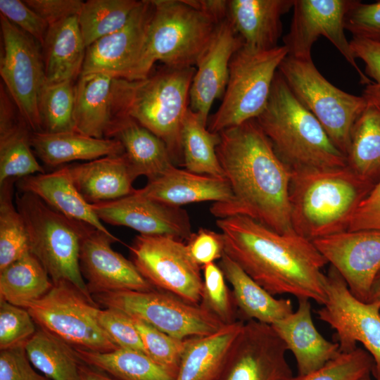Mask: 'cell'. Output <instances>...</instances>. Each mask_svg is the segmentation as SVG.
Segmentation results:
<instances>
[{
    "label": "cell",
    "instance_id": "cell-20",
    "mask_svg": "<svg viewBox=\"0 0 380 380\" xmlns=\"http://www.w3.org/2000/svg\"><path fill=\"white\" fill-rule=\"evenodd\" d=\"M152 13L151 0L140 1L122 28L87 47L81 74L127 79L141 53Z\"/></svg>",
    "mask_w": 380,
    "mask_h": 380
},
{
    "label": "cell",
    "instance_id": "cell-55",
    "mask_svg": "<svg viewBox=\"0 0 380 380\" xmlns=\"http://www.w3.org/2000/svg\"><path fill=\"white\" fill-rule=\"evenodd\" d=\"M79 373L80 380H117L82 361L79 365Z\"/></svg>",
    "mask_w": 380,
    "mask_h": 380
},
{
    "label": "cell",
    "instance_id": "cell-58",
    "mask_svg": "<svg viewBox=\"0 0 380 380\" xmlns=\"http://www.w3.org/2000/svg\"><path fill=\"white\" fill-rule=\"evenodd\" d=\"M376 380H380V377H379V378H377V379H376Z\"/></svg>",
    "mask_w": 380,
    "mask_h": 380
},
{
    "label": "cell",
    "instance_id": "cell-3",
    "mask_svg": "<svg viewBox=\"0 0 380 380\" xmlns=\"http://www.w3.org/2000/svg\"><path fill=\"white\" fill-rule=\"evenodd\" d=\"M374 185L348 165L291 171L289 203L293 231L310 241L347 231L355 210Z\"/></svg>",
    "mask_w": 380,
    "mask_h": 380
},
{
    "label": "cell",
    "instance_id": "cell-23",
    "mask_svg": "<svg viewBox=\"0 0 380 380\" xmlns=\"http://www.w3.org/2000/svg\"><path fill=\"white\" fill-rule=\"evenodd\" d=\"M4 86L0 94V184L45 172L31 146L32 131Z\"/></svg>",
    "mask_w": 380,
    "mask_h": 380
},
{
    "label": "cell",
    "instance_id": "cell-15",
    "mask_svg": "<svg viewBox=\"0 0 380 380\" xmlns=\"http://www.w3.org/2000/svg\"><path fill=\"white\" fill-rule=\"evenodd\" d=\"M351 0H294L290 30L283 38L288 55L310 59L312 45L323 36L355 70L365 86L371 82L357 65L345 34L344 18Z\"/></svg>",
    "mask_w": 380,
    "mask_h": 380
},
{
    "label": "cell",
    "instance_id": "cell-16",
    "mask_svg": "<svg viewBox=\"0 0 380 380\" xmlns=\"http://www.w3.org/2000/svg\"><path fill=\"white\" fill-rule=\"evenodd\" d=\"M286 344L270 324H243L220 380H293Z\"/></svg>",
    "mask_w": 380,
    "mask_h": 380
},
{
    "label": "cell",
    "instance_id": "cell-29",
    "mask_svg": "<svg viewBox=\"0 0 380 380\" xmlns=\"http://www.w3.org/2000/svg\"><path fill=\"white\" fill-rule=\"evenodd\" d=\"M243 324L237 321L213 334L186 338L176 380H220Z\"/></svg>",
    "mask_w": 380,
    "mask_h": 380
},
{
    "label": "cell",
    "instance_id": "cell-12",
    "mask_svg": "<svg viewBox=\"0 0 380 380\" xmlns=\"http://www.w3.org/2000/svg\"><path fill=\"white\" fill-rule=\"evenodd\" d=\"M128 248L131 261L154 289L200 305L201 267L192 258L186 243L167 235L139 234Z\"/></svg>",
    "mask_w": 380,
    "mask_h": 380
},
{
    "label": "cell",
    "instance_id": "cell-47",
    "mask_svg": "<svg viewBox=\"0 0 380 380\" xmlns=\"http://www.w3.org/2000/svg\"><path fill=\"white\" fill-rule=\"evenodd\" d=\"M344 27L353 37L380 44V1L367 4L351 0L345 15Z\"/></svg>",
    "mask_w": 380,
    "mask_h": 380
},
{
    "label": "cell",
    "instance_id": "cell-5",
    "mask_svg": "<svg viewBox=\"0 0 380 380\" xmlns=\"http://www.w3.org/2000/svg\"><path fill=\"white\" fill-rule=\"evenodd\" d=\"M291 171L348 165L317 119L298 100L277 72L268 102L255 119Z\"/></svg>",
    "mask_w": 380,
    "mask_h": 380
},
{
    "label": "cell",
    "instance_id": "cell-49",
    "mask_svg": "<svg viewBox=\"0 0 380 380\" xmlns=\"http://www.w3.org/2000/svg\"><path fill=\"white\" fill-rule=\"evenodd\" d=\"M1 15L43 46L49 25L24 1L0 0Z\"/></svg>",
    "mask_w": 380,
    "mask_h": 380
},
{
    "label": "cell",
    "instance_id": "cell-51",
    "mask_svg": "<svg viewBox=\"0 0 380 380\" xmlns=\"http://www.w3.org/2000/svg\"><path fill=\"white\" fill-rule=\"evenodd\" d=\"M186 245L192 258L201 267L215 262L224 253L221 233L208 229L200 228L193 233Z\"/></svg>",
    "mask_w": 380,
    "mask_h": 380
},
{
    "label": "cell",
    "instance_id": "cell-32",
    "mask_svg": "<svg viewBox=\"0 0 380 380\" xmlns=\"http://www.w3.org/2000/svg\"><path fill=\"white\" fill-rule=\"evenodd\" d=\"M42 48L46 82L75 81L79 77L87 46L78 15L49 26Z\"/></svg>",
    "mask_w": 380,
    "mask_h": 380
},
{
    "label": "cell",
    "instance_id": "cell-22",
    "mask_svg": "<svg viewBox=\"0 0 380 380\" xmlns=\"http://www.w3.org/2000/svg\"><path fill=\"white\" fill-rule=\"evenodd\" d=\"M298 306L286 318L271 326L294 355L298 374L302 378L341 354L337 342L327 340L313 323L309 299L300 298Z\"/></svg>",
    "mask_w": 380,
    "mask_h": 380
},
{
    "label": "cell",
    "instance_id": "cell-18",
    "mask_svg": "<svg viewBox=\"0 0 380 380\" xmlns=\"http://www.w3.org/2000/svg\"><path fill=\"white\" fill-rule=\"evenodd\" d=\"M312 242L350 293L367 303L370 286L380 270V231H345Z\"/></svg>",
    "mask_w": 380,
    "mask_h": 380
},
{
    "label": "cell",
    "instance_id": "cell-26",
    "mask_svg": "<svg viewBox=\"0 0 380 380\" xmlns=\"http://www.w3.org/2000/svg\"><path fill=\"white\" fill-rule=\"evenodd\" d=\"M19 192L37 196L49 206L75 221L110 234L80 194L65 166L51 172L29 175L15 182Z\"/></svg>",
    "mask_w": 380,
    "mask_h": 380
},
{
    "label": "cell",
    "instance_id": "cell-52",
    "mask_svg": "<svg viewBox=\"0 0 380 380\" xmlns=\"http://www.w3.org/2000/svg\"><path fill=\"white\" fill-rule=\"evenodd\" d=\"M380 231V179L355 210L347 231Z\"/></svg>",
    "mask_w": 380,
    "mask_h": 380
},
{
    "label": "cell",
    "instance_id": "cell-31",
    "mask_svg": "<svg viewBox=\"0 0 380 380\" xmlns=\"http://www.w3.org/2000/svg\"><path fill=\"white\" fill-rule=\"evenodd\" d=\"M218 265L232 286L237 310L247 321L272 325L293 312L290 299L274 298L225 253Z\"/></svg>",
    "mask_w": 380,
    "mask_h": 380
},
{
    "label": "cell",
    "instance_id": "cell-44",
    "mask_svg": "<svg viewBox=\"0 0 380 380\" xmlns=\"http://www.w3.org/2000/svg\"><path fill=\"white\" fill-rule=\"evenodd\" d=\"M130 317L140 335L145 354L177 376L186 339L174 338L139 319Z\"/></svg>",
    "mask_w": 380,
    "mask_h": 380
},
{
    "label": "cell",
    "instance_id": "cell-9",
    "mask_svg": "<svg viewBox=\"0 0 380 380\" xmlns=\"http://www.w3.org/2000/svg\"><path fill=\"white\" fill-rule=\"evenodd\" d=\"M278 71L298 100L317 119L334 145L346 156L355 122L367 107L362 96L329 82L312 58L287 56Z\"/></svg>",
    "mask_w": 380,
    "mask_h": 380
},
{
    "label": "cell",
    "instance_id": "cell-36",
    "mask_svg": "<svg viewBox=\"0 0 380 380\" xmlns=\"http://www.w3.org/2000/svg\"><path fill=\"white\" fill-rule=\"evenodd\" d=\"M348 166L373 184L380 179V108L367 104L355 122L346 155Z\"/></svg>",
    "mask_w": 380,
    "mask_h": 380
},
{
    "label": "cell",
    "instance_id": "cell-17",
    "mask_svg": "<svg viewBox=\"0 0 380 380\" xmlns=\"http://www.w3.org/2000/svg\"><path fill=\"white\" fill-rule=\"evenodd\" d=\"M120 240L87 225L80 247V267L92 296L119 291H147L154 289L131 260L115 251L111 244Z\"/></svg>",
    "mask_w": 380,
    "mask_h": 380
},
{
    "label": "cell",
    "instance_id": "cell-45",
    "mask_svg": "<svg viewBox=\"0 0 380 380\" xmlns=\"http://www.w3.org/2000/svg\"><path fill=\"white\" fill-rule=\"evenodd\" d=\"M36 325L27 309L0 300V350L25 346Z\"/></svg>",
    "mask_w": 380,
    "mask_h": 380
},
{
    "label": "cell",
    "instance_id": "cell-56",
    "mask_svg": "<svg viewBox=\"0 0 380 380\" xmlns=\"http://www.w3.org/2000/svg\"><path fill=\"white\" fill-rule=\"evenodd\" d=\"M367 303L380 308V270L374 277L370 286Z\"/></svg>",
    "mask_w": 380,
    "mask_h": 380
},
{
    "label": "cell",
    "instance_id": "cell-10",
    "mask_svg": "<svg viewBox=\"0 0 380 380\" xmlns=\"http://www.w3.org/2000/svg\"><path fill=\"white\" fill-rule=\"evenodd\" d=\"M25 309L38 327L73 348L101 353L119 348L99 322V306L68 282L53 283Z\"/></svg>",
    "mask_w": 380,
    "mask_h": 380
},
{
    "label": "cell",
    "instance_id": "cell-40",
    "mask_svg": "<svg viewBox=\"0 0 380 380\" xmlns=\"http://www.w3.org/2000/svg\"><path fill=\"white\" fill-rule=\"evenodd\" d=\"M16 181L0 184V271L30 252L24 221L13 201Z\"/></svg>",
    "mask_w": 380,
    "mask_h": 380
},
{
    "label": "cell",
    "instance_id": "cell-25",
    "mask_svg": "<svg viewBox=\"0 0 380 380\" xmlns=\"http://www.w3.org/2000/svg\"><path fill=\"white\" fill-rule=\"evenodd\" d=\"M148 197L171 205L214 201L227 203L232 192L225 177L200 175L175 167L137 189Z\"/></svg>",
    "mask_w": 380,
    "mask_h": 380
},
{
    "label": "cell",
    "instance_id": "cell-38",
    "mask_svg": "<svg viewBox=\"0 0 380 380\" xmlns=\"http://www.w3.org/2000/svg\"><path fill=\"white\" fill-rule=\"evenodd\" d=\"M32 365L50 380H80L74 348L37 327L25 346Z\"/></svg>",
    "mask_w": 380,
    "mask_h": 380
},
{
    "label": "cell",
    "instance_id": "cell-34",
    "mask_svg": "<svg viewBox=\"0 0 380 380\" xmlns=\"http://www.w3.org/2000/svg\"><path fill=\"white\" fill-rule=\"evenodd\" d=\"M82 362L117 380H176L177 374L161 366L144 353L119 348L109 352L74 348Z\"/></svg>",
    "mask_w": 380,
    "mask_h": 380
},
{
    "label": "cell",
    "instance_id": "cell-35",
    "mask_svg": "<svg viewBox=\"0 0 380 380\" xmlns=\"http://www.w3.org/2000/svg\"><path fill=\"white\" fill-rule=\"evenodd\" d=\"M53 285L42 264L30 251L0 271V300L26 308Z\"/></svg>",
    "mask_w": 380,
    "mask_h": 380
},
{
    "label": "cell",
    "instance_id": "cell-30",
    "mask_svg": "<svg viewBox=\"0 0 380 380\" xmlns=\"http://www.w3.org/2000/svg\"><path fill=\"white\" fill-rule=\"evenodd\" d=\"M30 141L38 158L46 165L53 167L124 153L122 144L115 139H99L77 132H32Z\"/></svg>",
    "mask_w": 380,
    "mask_h": 380
},
{
    "label": "cell",
    "instance_id": "cell-19",
    "mask_svg": "<svg viewBox=\"0 0 380 380\" xmlns=\"http://www.w3.org/2000/svg\"><path fill=\"white\" fill-rule=\"evenodd\" d=\"M103 222L129 227L144 235H167L187 241L191 224L186 211L148 197L134 189L122 198L91 204Z\"/></svg>",
    "mask_w": 380,
    "mask_h": 380
},
{
    "label": "cell",
    "instance_id": "cell-2",
    "mask_svg": "<svg viewBox=\"0 0 380 380\" xmlns=\"http://www.w3.org/2000/svg\"><path fill=\"white\" fill-rule=\"evenodd\" d=\"M224 253L272 296L290 294L324 305L328 263L312 241L295 232L279 234L253 218L217 219Z\"/></svg>",
    "mask_w": 380,
    "mask_h": 380
},
{
    "label": "cell",
    "instance_id": "cell-28",
    "mask_svg": "<svg viewBox=\"0 0 380 380\" xmlns=\"http://www.w3.org/2000/svg\"><path fill=\"white\" fill-rule=\"evenodd\" d=\"M66 167L77 189L90 204L118 199L134 190L136 179L124 153Z\"/></svg>",
    "mask_w": 380,
    "mask_h": 380
},
{
    "label": "cell",
    "instance_id": "cell-24",
    "mask_svg": "<svg viewBox=\"0 0 380 380\" xmlns=\"http://www.w3.org/2000/svg\"><path fill=\"white\" fill-rule=\"evenodd\" d=\"M106 138L120 142L135 179L152 180L176 167L165 143L129 117H113Z\"/></svg>",
    "mask_w": 380,
    "mask_h": 380
},
{
    "label": "cell",
    "instance_id": "cell-41",
    "mask_svg": "<svg viewBox=\"0 0 380 380\" xmlns=\"http://www.w3.org/2000/svg\"><path fill=\"white\" fill-rule=\"evenodd\" d=\"M74 81L44 83L39 98V110L42 132H75Z\"/></svg>",
    "mask_w": 380,
    "mask_h": 380
},
{
    "label": "cell",
    "instance_id": "cell-39",
    "mask_svg": "<svg viewBox=\"0 0 380 380\" xmlns=\"http://www.w3.org/2000/svg\"><path fill=\"white\" fill-rule=\"evenodd\" d=\"M140 1L88 0L78 14L80 28L87 47L122 28Z\"/></svg>",
    "mask_w": 380,
    "mask_h": 380
},
{
    "label": "cell",
    "instance_id": "cell-42",
    "mask_svg": "<svg viewBox=\"0 0 380 380\" xmlns=\"http://www.w3.org/2000/svg\"><path fill=\"white\" fill-rule=\"evenodd\" d=\"M203 290L200 306L211 313L224 325L237 322V308L226 284L224 275L215 262L201 267Z\"/></svg>",
    "mask_w": 380,
    "mask_h": 380
},
{
    "label": "cell",
    "instance_id": "cell-48",
    "mask_svg": "<svg viewBox=\"0 0 380 380\" xmlns=\"http://www.w3.org/2000/svg\"><path fill=\"white\" fill-rule=\"evenodd\" d=\"M350 45L354 57L363 61L364 72L371 81L365 85L362 96L367 104L380 108V44L353 37Z\"/></svg>",
    "mask_w": 380,
    "mask_h": 380
},
{
    "label": "cell",
    "instance_id": "cell-46",
    "mask_svg": "<svg viewBox=\"0 0 380 380\" xmlns=\"http://www.w3.org/2000/svg\"><path fill=\"white\" fill-rule=\"evenodd\" d=\"M98 320L119 348L144 353L140 335L132 318L126 313L115 308H105L99 309Z\"/></svg>",
    "mask_w": 380,
    "mask_h": 380
},
{
    "label": "cell",
    "instance_id": "cell-50",
    "mask_svg": "<svg viewBox=\"0 0 380 380\" xmlns=\"http://www.w3.org/2000/svg\"><path fill=\"white\" fill-rule=\"evenodd\" d=\"M0 380H50L32 367L25 346L0 350Z\"/></svg>",
    "mask_w": 380,
    "mask_h": 380
},
{
    "label": "cell",
    "instance_id": "cell-4",
    "mask_svg": "<svg viewBox=\"0 0 380 380\" xmlns=\"http://www.w3.org/2000/svg\"><path fill=\"white\" fill-rule=\"evenodd\" d=\"M195 71L164 65L144 79L113 80V117H129L160 139L174 164L183 163L181 131Z\"/></svg>",
    "mask_w": 380,
    "mask_h": 380
},
{
    "label": "cell",
    "instance_id": "cell-43",
    "mask_svg": "<svg viewBox=\"0 0 380 380\" xmlns=\"http://www.w3.org/2000/svg\"><path fill=\"white\" fill-rule=\"evenodd\" d=\"M374 362L365 350L357 347L341 354L319 369L293 380H362L372 374Z\"/></svg>",
    "mask_w": 380,
    "mask_h": 380
},
{
    "label": "cell",
    "instance_id": "cell-33",
    "mask_svg": "<svg viewBox=\"0 0 380 380\" xmlns=\"http://www.w3.org/2000/svg\"><path fill=\"white\" fill-rule=\"evenodd\" d=\"M114 79L103 73L80 75L75 84V132L95 138H106L113 118Z\"/></svg>",
    "mask_w": 380,
    "mask_h": 380
},
{
    "label": "cell",
    "instance_id": "cell-8",
    "mask_svg": "<svg viewBox=\"0 0 380 380\" xmlns=\"http://www.w3.org/2000/svg\"><path fill=\"white\" fill-rule=\"evenodd\" d=\"M288 53L284 45L258 49L243 44L231 59L222 101L208 129L219 134L256 119L267 106L275 75Z\"/></svg>",
    "mask_w": 380,
    "mask_h": 380
},
{
    "label": "cell",
    "instance_id": "cell-7",
    "mask_svg": "<svg viewBox=\"0 0 380 380\" xmlns=\"http://www.w3.org/2000/svg\"><path fill=\"white\" fill-rule=\"evenodd\" d=\"M15 204L24 221L30 251L53 283L68 282L94 300L80 267L81 243L89 224L64 216L30 193L16 194Z\"/></svg>",
    "mask_w": 380,
    "mask_h": 380
},
{
    "label": "cell",
    "instance_id": "cell-27",
    "mask_svg": "<svg viewBox=\"0 0 380 380\" xmlns=\"http://www.w3.org/2000/svg\"><path fill=\"white\" fill-rule=\"evenodd\" d=\"M294 0H229L228 18L243 44L258 49L278 46L281 17Z\"/></svg>",
    "mask_w": 380,
    "mask_h": 380
},
{
    "label": "cell",
    "instance_id": "cell-21",
    "mask_svg": "<svg viewBox=\"0 0 380 380\" xmlns=\"http://www.w3.org/2000/svg\"><path fill=\"white\" fill-rule=\"evenodd\" d=\"M243 42L227 18L217 25L213 38L198 62L189 94V108L208 125L211 106L222 98L234 54Z\"/></svg>",
    "mask_w": 380,
    "mask_h": 380
},
{
    "label": "cell",
    "instance_id": "cell-53",
    "mask_svg": "<svg viewBox=\"0 0 380 380\" xmlns=\"http://www.w3.org/2000/svg\"><path fill=\"white\" fill-rule=\"evenodd\" d=\"M24 2L39 15L49 26H51L70 17L78 15L84 1L80 0H25Z\"/></svg>",
    "mask_w": 380,
    "mask_h": 380
},
{
    "label": "cell",
    "instance_id": "cell-37",
    "mask_svg": "<svg viewBox=\"0 0 380 380\" xmlns=\"http://www.w3.org/2000/svg\"><path fill=\"white\" fill-rule=\"evenodd\" d=\"M220 134L213 133L201 115L189 108L181 131L183 164L188 171L224 177L217 155Z\"/></svg>",
    "mask_w": 380,
    "mask_h": 380
},
{
    "label": "cell",
    "instance_id": "cell-13",
    "mask_svg": "<svg viewBox=\"0 0 380 380\" xmlns=\"http://www.w3.org/2000/svg\"><path fill=\"white\" fill-rule=\"evenodd\" d=\"M0 24V75L4 86L31 130L42 132L39 103L46 79L42 46L2 15Z\"/></svg>",
    "mask_w": 380,
    "mask_h": 380
},
{
    "label": "cell",
    "instance_id": "cell-57",
    "mask_svg": "<svg viewBox=\"0 0 380 380\" xmlns=\"http://www.w3.org/2000/svg\"><path fill=\"white\" fill-rule=\"evenodd\" d=\"M362 380H372L370 376H368V377H366L365 379H363Z\"/></svg>",
    "mask_w": 380,
    "mask_h": 380
},
{
    "label": "cell",
    "instance_id": "cell-1",
    "mask_svg": "<svg viewBox=\"0 0 380 380\" xmlns=\"http://www.w3.org/2000/svg\"><path fill=\"white\" fill-rule=\"evenodd\" d=\"M219 134L217 155L232 198L213 203L211 214L217 219L246 216L279 234L293 232L289 203L291 171L256 120Z\"/></svg>",
    "mask_w": 380,
    "mask_h": 380
},
{
    "label": "cell",
    "instance_id": "cell-54",
    "mask_svg": "<svg viewBox=\"0 0 380 380\" xmlns=\"http://www.w3.org/2000/svg\"><path fill=\"white\" fill-rule=\"evenodd\" d=\"M185 1L218 23L228 18L229 1L227 0Z\"/></svg>",
    "mask_w": 380,
    "mask_h": 380
},
{
    "label": "cell",
    "instance_id": "cell-11",
    "mask_svg": "<svg viewBox=\"0 0 380 380\" xmlns=\"http://www.w3.org/2000/svg\"><path fill=\"white\" fill-rule=\"evenodd\" d=\"M92 298L99 306L118 309L181 340L209 335L225 326L200 305L161 290L119 291Z\"/></svg>",
    "mask_w": 380,
    "mask_h": 380
},
{
    "label": "cell",
    "instance_id": "cell-6",
    "mask_svg": "<svg viewBox=\"0 0 380 380\" xmlns=\"http://www.w3.org/2000/svg\"><path fill=\"white\" fill-rule=\"evenodd\" d=\"M153 13L138 60L127 80L144 79L157 61L166 66H196L218 23L185 0H151Z\"/></svg>",
    "mask_w": 380,
    "mask_h": 380
},
{
    "label": "cell",
    "instance_id": "cell-14",
    "mask_svg": "<svg viewBox=\"0 0 380 380\" xmlns=\"http://www.w3.org/2000/svg\"><path fill=\"white\" fill-rule=\"evenodd\" d=\"M327 300L317 310L318 318L335 331L341 353L363 345L372 355L373 375L380 377V308L356 298L346 281L332 266L327 274Z\"/></svg>",
    "mask_w": 380,
    "mask_h": 380
}]
</instances>
